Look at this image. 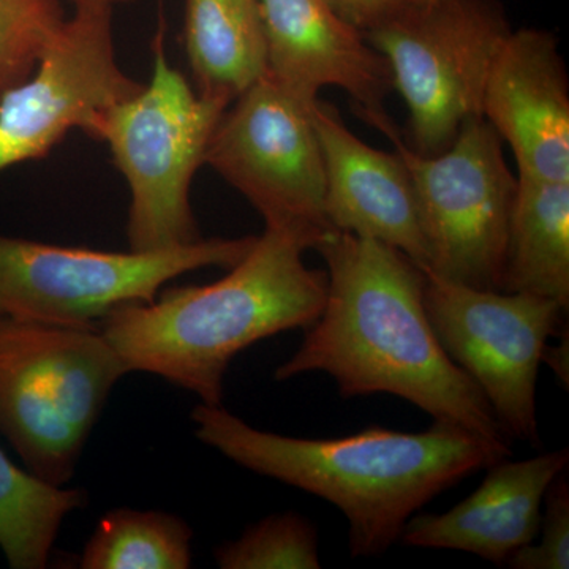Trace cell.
<instances>
[{"mask_svg":"<svg viewBox=\"0 0 569 569\" xmlns=\"http://www.w3.org/2000/svg\"><path fill=\"white\" fill-rule=\"evenodd\" d=\"M313 250L328 291L277 381L323 372L343 399L389 395L433 421L511 445L477 385L445 353L425 307L426 271L395 247L331 230Z\"/></svg>","mask_w":569,"mask_h":569,"instance_id":"6da1fadb","label":"cell"},{"mask_svg":"<svg viewBox=\"0 0 569 569\" xmlns=\"http://www.w3.org/2000/svg\"><path fill=\"white\" fill-rule=\"evenodd\" d=\"M192 419L198 440L224 458L339 508L353 559L388 552L433 498L512 455L511 445L451 422L433 421L425 432L372 426L313 440L254 429L222 406L198 403Z\"/></svg>","mask_w":569,"mask_h":569,"instance_id":"7a4b0ae2","label":"cell"},{"mask_svg":"<svg viewBox=\"0 0 569 569\" xmlns=\"http://www.w3.org/2000/svg\"><path fill=\"white\" fill-rule=\"evenodd\" d=\"M307 250L298 236L266 227L222 279L116 307L100 320V332L129 372L162 377L204 406H222L236 356L320 317L328 276L305 263Z\"/></svg>","mask_w":569,"mask_h":569,"instance_id":"3957f363","label":"cell"},{"mask_svg":"<svg viewBox=\"0 0 569 569\" xmlns=\"http://www.w3.org/2000/svg\"><path fill=\"white\" fill-rule=\"evenodd\" d=\"M127 373L99 328L0 318V436L29 473L66 488Z\"/></svg>","mask_w":569,"mask_h":569,"instance_id":"277c9868","label":"cell"},{"mask_svg":"<svg viewBox=\"0 0 569 569\" xmlns=\"http://www.w3.org/2000/svg\"><path fill=\"white\" fill-rule=\"evenodd\" d=\"M160 21L151 78L104 112L93 140L110 149L130 192L127 239L133 252L201 241L190 190L209 142L230 104L203 96L164 52Z\"/></svg>","mask_w":569,"mask_h":569,"instance_id":"5b68a950","label":"cell"},{"mask_svg":"<svg viewBox=\"0 0 569 569\" xmlns=\"http://www.w3.org/2000/svg\"><path fill=\"white\" fill-rule=\"evenodd\" d=\"M370 126L387 134L410 173L429 257L426 272L501 291L518 178L493 127L475 116L447 151L422 156L402 140L388 114Z\"/></svg>","mask_w":569,"mask_h":569,"instance_id":"8992f818","label":"cell"},{"mask_svg":"<svg viewBox=\"0 0 569 569\" xmlns=\"http://www.w3.org/2000/svg\"><path fill=\"white\" fill-rule=\"evenodd\" d=\"M254 239L212 238L157 252H103L0 236V318L99 328L116 307L151 302L178 277L203 268H233Z\"/></svg>","mask_w":569,"mask_h":569,"instance_id":"52a82bcc","label":"cell"},{"mask_svg":"<svg viewBox=\"0 0 569 569\" xmlns=\"http://www.w3.org/2000/svg\"><path fill=\"white\" fill-rule=\"evenodd\" d=\"M511 31L500 0H433L365 33L391 67L413 151H447L462 123L482 116L490 67Z\"/></svg>","mask_w":569,"mask_h":569,"instance_id":"ba28073f","label":"cell"},{"mask_svg":"<svg viewBox=\"0 0 569 569\" xmlns=\"http://www.w3.org/2000/svg\"><path fill=\"white\" fill-rule=\"evenodd\" d=\"M312 104L264 73L223 112L206 153V164L261 213L266 227L298 236L309 249L332 230Z\"/></svg>","mask_w":569,"mask_h":569,"instance_id":"9c48e42d","label":"cell"},{"mask_svg":"<svg viewBox=\"0 0 569 569\" xmlns=\"http://www.w3.org/2000/svg\"><path fill=\"white\" fill-rule=\"evenodd\" d=\"M425 307L445 353L477 385L505 436L533 447L541 443L539 367L568 310L545 296L481 290L430 272Z\"/></svg>","mask_w":569,"mask_h":569,"instance_id":"30bf717a","label":"cell"},{"mask_svg":"<svg viewBox=\"0 0 569 569\" xmlns=\"http://www.w3.org/2000/svg\"><path fill=\"white\" fill-rule=\"evenodd\" d=\"M111 14L73 9L36 70L0 97V173L43 159L74 130L96 137L104 112L141 88L119 66Z\"/></svg>","mask_w":569,"mask_h":569,"instance_id":"8fae6325","label":"cell"},{"mask_svg":"<svg viewBox=\"0 0 569 569\" xmlns=\"http://www.w3.org/2000/svg\"><path fill=\"white\" fill-rule=\"evenodd\" d=\"M260 9L269 77L306 103L332 86L366 122L388 114L395 81L387 58L326 0H260Z\"/></svg>","mask_w":569,"mask_h":569,"instance_id":"7c38bea8","label":"cell"},{"mask_svg":"<svg viewBox=\"0 0 569 569\" xmlns=\"http://www.w3.org/2000/svg\"><path fill=\"white\" fill-rule=\"evenodd\" d=\"M482 118L511 146L519 178L569 182V82L552 32L509 33L490 67Z\"/></svg>","mask_w":569,"mask_h":569,"instance_id":"4fadbf2b","label":"cell"},{"mask_svg":"<svg viewBox=\"0 0 569 569\" xmlns=\"http://www.w3.org/2000/svg\"><path fill=\"white\" fill-rule=\"evenodd\" d=\"M325 162V212L332 230L395 247L427 271L417 197L399 153L370 148L332 104H312Z\"/></svg>","mask_w":569,"mask_h":569,"instance_id":"5bb4252c","label":"cell"},{"mask_svg":"<svg viewBox=\"0 0 569 569\" xmlns=\"http://www.w3.org/2000/svg\"><path fill=\"white\" fill-rule=\"evenodd\" d=\"M568 462L567 448L531 459L498 460L479 488L455 508L415 515L400 541L408 548L460 550L505 567L537 539L546 490Z\"/></svg>","mask_w":569,"mask_h":569,"instance_id":"9a60e30c","label":"cell"},{"mask_svg":"<svg viewBox=\"0 0 569 569\" xmlns=\"http://www.w3.org/2000/svg\"><path fill=\"white\" fill-rule=\"evenodd\" d=\"M183 44L194 89L233 103L266 73L260 0H186Z\"/></svg>","mask_w":569,"mask_h":569,"instance_id":"2e32d148","label":"cell"},{"mask_svg":"<svg viewBox=\"0 0 569 569\" xmlns=\"http://www.w3.org/2000/svg\"><path fill=\"white\" fill-rule=\"evenodd\" d=\"M501 291L569 309V182L518 178Z\"/></svg>","mask_w":569,"mask_h":569,"instance_id":"e0dca14e","label":"cell"},{"mask_svg":"<svg viewBox=\"0 0 569 569\" xmlns=\"http://www.w3.org/2000/svg\"><path fill=\"white\" fill-rule=\"evenodd\" d=\"M88 501L84 490L54 488L21 470L0 448V549L10 568H47L63 520Z\"/></svg>","mask_w":569,"mask_h":569,"instance_id":"ac0fdd59","label":"cell"},{"mask_svg":"<svg viewBox=\"0 0 569 569\" xmlns=\"http://www.w3.org/2000/svg\"><path fill=\"white\" fill-rule=\"evenodd\" d=\"M193 531L179 516L118 508L107 512L86 542L82 569H187Z\"/></svg>","mask_w":569,"mask_h":569,"instance_id":"d6986e66","label":"cell"},{"mask_svg":"<svg viewBox=\"0 0 569 569\" xmlns=\"http://www.w3.org/2000/svg\"><path fill=\"white\" fill-rule=\"evenodd\" d=\"M220 569H318L317 527L299 512H277L213 552Z\"/></svg>","mask_w":569,"mask_h":569,"instance_id":"ffe728a7","label":"cell"},{"mask_svg":"<svg viewBox=\"0 0 569 569\" xmlns=\"http://www.w3.org/2000/svg\"><path fill=\"white\" fill-rule=\"evenodd\" d=\"M63 0H0V97L36 70L69 14Z\"/></svg>","mask_w":569,"mask_h":569,"instance_id":"44dd1931","label":"cell"},{"mask_svg":"<svg viewBox=\"0 0 569 569\" xmlns=\"http://www.w3.org/2000/svg\"><path fill=\"white\" fill-rule=\"evenodd\" d=\"M509 559L512 569L569 568V482L568 471L553 478L545 500L537 538Z\"/></svg>","mask_w":569,"mask_h":569,"instance_id":"7402d4cb","label":"cell"},{"mask_svg":"<svg viewBox=\"0 0 569 569\" xmlns=\"http://www.w3.org/2000/svg\"><path fill=\"white\" fill-rule=\"evenodd\" d=\"M328 6L362 33L395 20L418 0H326Z\"/></svg>","mask_w":569,"mask_h":569,"instance_id":"603a6c76","label":"cell"},{"mask_svg":"<svg viewBox=\"0 0 569 569\" xmlns=\"http://www.w3.org/2000/svg\"><path fill=\"white\" fill-rule=\"evenodd\" d=\"M561 332V331H560ZM542 365L553 370L560 383L568 389L569 385V336L568 329L561 332L559 342L546 346L542 353Z\"/></svg>","mask_w":569,"mask_h":569,"instance_id":"cb8c5ba5","label":"cell"},{"mask_svg":"<svg viewBox=\"0 0 569 569\" xmlns=\"http://www.w3.org/2000/svg\"><path fill=\"white\" fill-rule=\"evenodd\" d=\"M69 2L71 9H104L112 10L118 6L133 2V0H63Z\"/></svg>","mask_w":569,"mask_h":569,"instance_id":"d4e9b609","label":"cell"},{"mask_svg":"<svg viewBox=\"0 0 569 569\" xmlns=\"http://www.w3.org/2000/svg\"><path fill=\"white\" fill-rule=\"evenodd\" d=\"M418 2H421V3H429V2H433V0H418Z\"/></svg>","mask_w":569,"mask_h":569,"instance_id":"484cf974","label":"cell"}]
</instances>
